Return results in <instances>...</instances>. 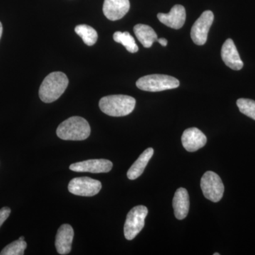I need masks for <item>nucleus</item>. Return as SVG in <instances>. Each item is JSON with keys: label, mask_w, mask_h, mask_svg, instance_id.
Returning a JSON list of instances; mask_svg holds the SVG:
<instances>
[{"label": "nucleus", "mask_w": 255, "mask_h": 255, "mask_svg": "<svg viewBox=\"0 0 255 255\" xmlns=\"http://www.w3.org/2000/svg\"><path fill=\"white\" fill-rule=\"evenodd\" d=\"M237 106L240 112L255 121V101L249 99H239Z\"/></svg>", "instance_id": "412c9836"}, {"label": "nucleus", "mask_w": 255, "mask_h": 255, "mask_svg": "<svg viewBox=\"0 0 255 255\" xmlns=\"http://www.w3.org/2000/svg\"><path fill=\"white\" fill-rule=\"evenodd\" d=\"M136 101L130 96L117 95L107 96L101 99L100 108L110 117H125L132 113Z\"/></svg>", "instance_id": "f03ea898"}, {"label": "nucleus", "mask_w": 255, "mask_h": 255, "mask_svg": "<svg viewBox=\"0 0 255 255\" xmlns=\"http://www.w3.org/2000/svg\"><path fill=\"white\" fill-rule=\"evenodd\" d=\"M157 41L158 42L159 44L162 45V46H166L167 45V40L165 39V38H157Z\"/></svg>", "instance_id": "5701e85b"}, {"label": "nucleus", "mask_w": 255, "mask_h": 255, "mask_svg": "<svg viewBox=\"0 0 255 255\" xmlns=\"http://www.w3.org/2000/svg\"><path fill=\"white\" fill-rule=\"evenodd\" d=\"M133 31L137 40L145 48H150L157 40V33L153 28L147 25L139 23L134 26Z\"/></svg>", "instance_id": "f3484780"}, {"label": "nucleus", "mask_w": 255, "mask_h": 255, "mask_svg": "<svg viewBox=\"0 0 255 255\" xmlns=\"http://www.w3.org/2000/svg\"><path fill=\"white\" fill-rule=\"evenodd\" d=\"M74 238L73 228L69 224L62 225L55 237V247L60 255H68L72 249Z\"/></svg>", "instance_id": "4468645a"}, {"label": "nucleus", "mask_w": 255, "mask_h": 255, "mask_svg": "<svg viewBox=\"0 0 255 255\" xmlns=\"http://www.w3.org/2000/svg\"><path fill=\"white\" fill-rule=\"evenodd\" d=\"M27 244L24 241H15L5 247L0 253L1 255H23Z\"/></svg>", "instance_id": "aec40b11"}, {"label": "nucleus", "mask_w": 255, "mask_h": 255, "mask_svg": "<svg viewBox=\"0 0 255 255\" xmlns=\"http://www.w3.org/2000/svg\"><path fill=\"white\" fill-rule=\"evenodd\" d=\"M201 188L206 199L213 202H219L223 198L224 185L221 177L214 172L209 171L203 175Z\"/></svg>", "instance_id": "423d86ee"}, {"label": "nucleus", "mask_w": 255, "mask_h": 255, "mask_svg": "<svg viewBox=\"0 0 255 255\" xmlns=\"http://www.w3.org/2000/svg\"><path fill=\"white\" fill-rule=\"evenodd\" d=\"M221 58L225 64L232 70H241L244 65L234 41L231 38H228L223 43L221 49Z\"/></svg>", "instance_id": "ddd939ff"}, {"label": "nucleus", "mask_w": 255, "mask_h": 255, "mask_svg": "<svg viewBox=\"0 0 255 255\" xmlns=\"http://www.w3.org/2000/svg\"><path fill=\"white\" fill-rule=\"evenodd\" d=\"M56 133L62 140H84L90 136L91 128L86 119L73 117L60 124Z\"/></svg>", "instance_id": "7ed1b4c3"}, {"label": "nucleus", "mask_w": 255, "mask_h": 255, "mask_svg": "<svg viewBox=\"0 0 255 255\" xmlns=\"http://www.w3.org/2000/svg\"><path fill=\"white\" fill-rule=\"evenodd\" d=\"M114 40L117 43H122L128 51L135 53L138 51V47L133 37L128 32L117 31L114 33Z\"/></svg>", "instance_id": "6ab92c4d"}, {"label": "nucleus", "mask_w": 255, "mask_h": 255, "mask_svg": "<svg viewBox=\"0 0 255 255\" xmlns=\"http://www.w3.org/2000/svg\"><path fill=\"white\" fill-rule=\"evenodd\" d=\"M214 15L211 11H204L193 25L191 31L192 41L198 46H203L207 41L208 33L214 22Z\"/></svg>", "instance_id": "6e6552de"}, {"label": "nucleus", "mask_w": 255, "mask_h": 255, "mask_svg": "<svg viewBox=\"0 0 255 255\" xmlns=\"http://www.w3.org/2000/svg\"><path fill=\"white\" fill-rule=\"evenodd\" d=\"M75 31L79 36L81 37L82 41L87 46H93L98 38V34L95 28L88 25H78L75 27Z\"/></svg>", "instance_id": "a211bd4d"}, {"label": "nucleus", "mask_w": 255, "mask_h": 255, "mask_svg": "<svg viewBox=\"0 0 255 255\" xmlns=\"http://www.w3.org/2000/svg\"><path fill=\"white\" fill-rule=\"evenodd\" d=\"M2 31H3L2 24H1V23L0 22V38H1V35H2Z\"/></svg>", "instance_id": "b1692460"}, {"label": "nucleus", "mask_w": 255, "mask_h": 255, "mask_svg": "<svg viewBox=\"0 0 255 255\" xmlns=\"http://www.w3.org/2000/svg\"><path fill=\"white\" fill-rule=\"evenodd\" d=\"M137 88L146 92H161L172 90L179 86V81L166 75H149L142 77L136 82Z\"/></svg>", "instance_id": "20e7f679"}, {"label": "nucleus", "mask_w": 255, "mask_h": 255, "mask_svg": "<svg viewBox=\"0 0 255 255\" xmlns=\"http://www.w3.org/2000/svg\"><path fill=\"white\" fill-rule=\"evenodd\" d=\"M207 137L197 128H189L184 130L182 136V145L188 152H196L204 147Z\"/></svg>", "instance_id": "9d476101"}, {"label": "nucleus", "mask_w": 255, "mask_h": 255, "mask_svg": "<svg viewBox=\"0 0 255 255\" xmlns=\"http://www.w3.org/2000/svg\"><path fill=\"white\" fill-rule=\"evenodd\" d=\"M113 164L105 159H88L76 162L70 166V170L77 172H90V173H105L112 170Z\"/></svg>", "instance_id": "1a4fd4ad"}, {"label": "nucleus", "mask_w": 255, "mask_h": 255, "mask_svg": "<svg viewBox=\"0 0 255 255\" xmlns=\"http://www.w3.org/2000/svg\"><path fill=\"white\" fill-rule=\"evenodd\" d=\"M174 216L178 220L187 217L189 210V196L187 189L179 188L174 194L173 202Z\"/></svg>", "instance_id": "2eb2a0df"}, {"label": "nucleus", "mask_w": 255, "mask_h": 255, "mask_svg": "<svg viewBox=\"0 0 255 255\" xmlns=\"http://www.w3.org/2000/svg\"><path fill=\"white\" fill-rule=\"evenodd\" d=\"M11 214V209L9 207H3L0 209V227L9 217Z\"/></svg>", "instance_id": "4be33fe9"}, {"label": "nucleus", "mask_w": 255, "mask_h": 255, "mask_svg": "<svg viewBox=\"0 0 255 255\" xmlns=\"http://www.w3.org/2000/svg\"><path fill=\"white\" fill-rule=\"evenodd\" d=\"M130 9L129 0H105L103 12L111 21L121 19Z\"/></svg>", "instance_id": "f8f14e48"}, {"label": "nucleus", "mask_w": 255, "mask_h": 255, "mask_svg": "<svg viewBox=\"0 0 255 255\" xmlns=\"http://www.w3.org/2000/svg\"><path fill=\"white\" fill-rule=\"evenodd\" d=\"M186 16L185 8L179 4L174 5L168 14L159 13L157 14V18L161 23L174 29H179L184 26Z\"/></svg>", "instance_id": "9b49d317"}, {"label": "nucleus", "mask_w": 255, "mask_h": 255, "mask_svg": "<svg viewBox=\"0 0 255 255\" xmlns=\"http://www.w3.org/2000/svg\"><path fill=\"white\" fill-rule=\"evenodd\" d=\"M214 255H219V253H214Z\"/></svg>", "instance_id": "a878e982"}, {"label": "nucleus", "mask_w": 255, "mask_h": 255, "mask_svg": "<svg viewBox=\"0 0 255 255\" xmlns=\"http://www.w3.org/2000/svg\"><path fill=\"white\" fill-rule=\"evenodd\" d=\"M18 240H20V241H24V237H23V236H21V237H20L18 238Z\"/></svg>", "instance_id": "393cba45"}, {"label": "nucleus", "mask_w": 255, "mask_h": 255, "mask_svg": "<svg viewBox=\"0 0 255 255\" xmlns=\"http://www.w3.org/2000/svg\"><path fill=\"white\" fill-rule=\"evenodd\" d=\"M148 210L144 206L132 208L127 215L124 225V236L128 241H132L142 231Z\"/></svg>", "instance_id": "39448f33"}, {"label": "nucleus", "mask_w": 255, "mask_h": 255, "mask_svg": "<svg viewBox=\"0 0 255 255\" xmlns=\"http://www.w3.org/2000/svg\"><path fill=\"white\" fill-rule=\"evenodd\" d=\"M153 154V148L149 147V148L146 149L128 171V178L130 180H134L140 177L143 173L146 166L148 164L149 161Z\"/></svg>", "instance_id": "dca6fc26"}, {"label": "nucleus", "mask_w": 255, "mask_h": 255, "mask_svg": "<svg viewBox=\"0 0 255 255\" xmlns=\"http://www.w3.org/2000/svg\"><path fill=\"white\" fill-rule=\"evenodd\" d=\"M68 77L62 72L49 74L42 82L39 89V97L45 103H51L61 97L68 86Z\"/></svg>", "instance_id": "f257e3e1"}, {"label": "nucleus", "mask_w": 255, "mask_h": 255, "mask_svg": "<svg viewBox=\"0 0 255 255\" xmlns=\"http://www.w3.org/2000/svg\"><path fill=\"white\" fill-rule=\"evenodd\" d=\"M102 183L92 178L83 177L74 178L68 184V190L75 195L93 196L102 189Z\"/></svg>", "instance_id": "0eeeda50"}]
</instances>
